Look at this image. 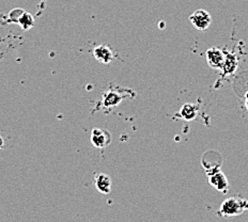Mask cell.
Here are the masks:
<instances>
[{"label": "cell", "instance_id": "7c38bea8", "mask_svg": "<svg viewBox=\"0 0 248 222\" xmlns=\"http://www.w3.org/2000/svg\"><path fill=\"white\" fill-rule=\"evenodd\" d=\"M3 146H4V141H3V139H2V137L0 136V149L1 148H3Z\"/></svg>", "mask_w": 248, "mask_h": 222}, {"label": "cell", "instance_id": "7a4b0ae2", "mask_svg": "<svg viewBox=\"0 0 248 222\" xmlns=\"http://www.w3.org/2000/svg\"><path fill=\"white\" fill-rule=\"evenodd\" d=\"M189 22L197 30H206L212 23V16L211 14L205 11V10L199 9L196 10V11L189 16Z\"/></svg>", "mask_w": 248, "mask_h": 222}, {"label": "cell", "instance_id": "9c48e42d", "mask_svg": "<svg viewBox=\"0 0 248 222\" xmlns=\"http://www.w3.org/2000/svg\"><path fill=\"white\" fill-rule=\"evenodd\" d=\"M198 116V108L194 104H185L180 110V117L184 121H193Z\"/></svg>", "mask_w": 248, "mask_h": 222}, {"label": "cell", "instance_id": "30bf717a", "mask_svg": "<svg viewBox=\"0 0 248 222\" xmlns=\"http://www.w3.org/2000/svg\"><path fill=\"white\" fill-rule=\"evenodd\" d=\"M237 66V60L235 58V56L230 55V54H226V60L225 63L223 65L221 70H224L225 74H233Z\"/></svg>", "mask_w": 248, "mask_h": 222}, {"label": "cell", "instance_id": "5b68a950", "mask_svg": "<svg viewBox=\"0 0 248 222\" xmlns=\"http://www.w3.org/2000/svg\"><path fill=\"white\" fill-rule=\"evenodd\" d=\"M209 183L211 184L212 187H214L216 190L218 192H223V193H227L229 192V182L228 178H227L226 175L220 171H217L215 173L209 174Z\"/></svg>", "mask_w": 248, "mask_h": 222}, {"label": "cell", "instance_id": "8fae6325", "mask_svg": "<svg viewBox=\"0 0 248 222\" xmlns=\"http://www.w3.org/2000/svg\"><path fill=\"white\" fill-rule=\"evenodd\" d=\"M17 24L20 26V28L23 30H29L34 26V18L30 13L24 11L22 15L19 16Z\"/></svg>", "mask_w": 248, "mask_h": 222}, {"label": "cell", "instance_id": "8992f818", "mask_svg": "<svg viewBox=\"0 0 248 222\" xmlns=\"http://www.w3.org/2000/svg\"><path fill=\"white\" fill-rule=\"evenodd\" d=\"M93 57L103 64L110 63L113 59L112 51L107 45H100L93 49Z\"/></svg>", "mask_w": 248, "mask_h": 222}, {"label": "cell", "instance_id": "6da1fadb", "mask_svg": "<svg viewBox=\"0 0 248 222\" xmlns=\"http://www.w3.org/2000/svg\"><path fill=\"white\" fill-rule=\"evenodd\" d=\"M248 210V200L232 197L225 200L220 205L219 215L223 217H235Z\"/></svg>", "mask_w": 248, "mask_h": 222}, {"label": "cell", "instance_id": "ba28073f", "mask_svg": "<svg viewBox=\"0 0 248 222\" xmlns=\"http://www.w3.org/2000/svg\"><path fill=\"white\" fill-rule=\"evenodd\" d=\"M111 185H112L111 178L109 175L107 174H104V173L99 174L95 178V187L103 194H107L110 192Z\"/></svg>", "mask_w": 248, "mask_h": 222}, {"label": "cell", "instance_id": "3957f363", "mask_svg": "<svg viewBox=\"0 0 248 222\" xmlns=\"http://www.w3.org/2000/svg\"><path fill=\"white\" fill-rule=\"evenodd\" d=\"M205 57L208 64L214 70H221L226 60V54L223 50L216 47L209 48L205 51Z\"/></svg>", "mask_w": 248, "mask_h": 222}, {"label": "cell", "instance_id": "277c9868", "mask_svg": "<svg viewBox=\"0 0 248 222\" xmlns=\"http://www.w3.org/2000/svg\"><path fill=\"white\" fill-rule=\"evenodd\" d=\"M110 133L102 128H93L91 132V143L97 148H107L111 143Z\"/></svg>", "mask_w": 248, "mask_h": 222}, {"label": "cell", "instance_id": "52a82bcc", "mask_svg": "<svg viewBox=\"0 0 248 222\" xmlns=\"http://www.w3.org/2000/svg\"><path fill=\"white\" fill-rule=\"evenodd\" d=\"M126 95H122L116 91H107L103 94V105L107 108L115 107L120 104V103L125 99Z\"/></svg>", "mask_w": 248, "mask_h": 222}]
</instances>
